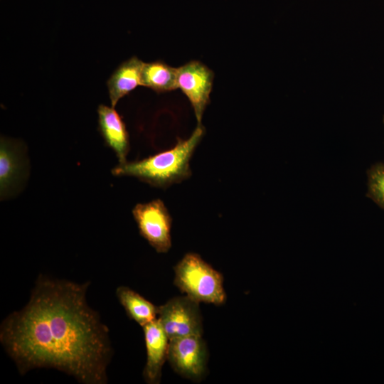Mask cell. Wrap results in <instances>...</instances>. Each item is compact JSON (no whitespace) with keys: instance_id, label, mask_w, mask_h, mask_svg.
I'll use <instances>...</instances> for the list:
<instances>
[{"instance_id":"cell-5","label":"cell","mask_w":384,"mask_h":384,"mask_svg":"<svg viewBox=\"0 0 384 384\" xmlns=\"http://www.w3.org/2000/svg\"><path fill=\"white\" fill-rule=\"evenodd\" d=\"M139 234L157 252H167L171 247L172 218L161 199L138 203L132 209Z\"/></svg>"},{"instance_id":"cell-11","label":"cell","mask_w":384,"mask_h":384,"mask_svg":"<svg viewBox=\"0 0 384 384\" xmlns=\"http://www.w3.org/2000/svg\"><path fill=\"white\" fill-rule=\"evenodd\" d=\"M144 63L137 56H132L122 63L111 75L107 86L112 107H115L120 99L142 85Z\"/></svg>"},{"instance_id":"cell-3","label":"cell","mask_w":384,"mask_h":384,"mask_svg":"<svg viewBox=\"0 0 384 384\" xmlns=\"http://www.w3.org/2000/svg\"><path fill=\"white\" fill-rule=\"evenodd\" d=\"M174 284L196 301L221 305L226 301L223 277L198 254L188 252L174 267Z\"/></svg>"},{"instance_id":"cell-2","label":"cell","mask_w":384,"mask_h":384,"mask_svg":"<svg viewBox=\"0 0 384 384\" xmlns=\"http://www.w3.org/2000/svg\"><path fill=\"white\" fill-rule=\"evenodd\" d=\"M205 132L203 124H197L188 139H178L173 148L139 161L119 164L111 173L117 176H134L161 188L180 183L192 174L189 162Z\"/></svg>"},{"instance_id":"cell-1","label":"cell","mask_w":384,"mask_h":384,"mask_svg":"<svg viewBox=\"0 0 384 384\" xmlns=\"http://www.w3.org/2000/svg\"><path fill=\"white\" fill-rule=\"evenodd\" d=\"M90 285L40 274L24 307L0 326V341L23 375L54 368L84 384H106L109 329L87 302Z\"/></svg>"},{"instance_id":"cell-12","label":"cell","mask_w":384,"mask_h":384,"mask_svg":"<svg viewBox=\"0 0 384 384\" xmlns=\"http://www.w3.org/2000/svg\"><path fill=\"white\" fill-rule=\"evenodd\" d=\"M116 295L127 316L138 324L144 326L158 316V306L129 287L120 286Z\"/></svg>"},{"instance_id":"cell-10","label":"cell","mask_w":384,"mask_h":384,"mask_svg":"<svg viewBox=\"0 0 384 384\" xmlns=\"http://www.w3.org/2000/svg\"><path fill=\"white\" fill-rule=\"evenodd\" d=\"M99 130L107 146L115 152L119 164L127 161L129 151V134L119 114L112 107L100 105L97 108Z\"/></svg>"},{"instance_id":"cell-13","label":"cell","mask_w":384,"mask_h":384,"mask_svg":"<svg viewBox=\"0 0 384 384\" xmlns=\"http://www.w3.org/2000/svg\"><path fill=\"white\" fill-rule=\"evenodd\" d=\"M142 86L157 93L176 90L177 68L171 67L162 60L144 63L142 70Z\"/></svg>"},{"instance_id":"cell-14","label":"cell","mask_w":384,"mask_h":384,"mask_svg":"<svg viewBox=\"0 0 384 384\" xmlns=\"http://www.w3.org/2000/svg\"><path fill=\"white\" fill-rule=\"evenodd\" d=\"M367 196L384 209V164H373L368 171Z\"/></svg>"},{"instance_id":"cell-7","label":"cell","mask_w":384,"mask_h":384,"mask_svg":"<svg viewBox=\"0 0 384 384\" xmlns=\"http://www.w3.org/2000/svg\"><path fill=\"white\" fill-rule=\"evenodd\" d=\"M214 73L198 60H191L177 68V85L188 99L198 124H201L203 112L210 103Z\"/></svg>"},{"instance_id":"cell-4","label":"cell","mask_w":384,"mask_h":384,"mask_svg":"<svg viewBox=\"0 0 384 384\" xmlns=\"http://www.w3.org/2000/svg\"><path fill=\"white\" fill-rule=\"evenodd\" d=\"M157 319L169 340L203 334L199 303L186 295L171 298L159 306Z\"/></svg>"},{"instance_id":"cell-8","label":"cell","mask_w":384,"mask_h":384,"mask_svg":"<svg viewBox=\"0 0 384 384\" xmlns=\"http://www.w3.org/2000/svg\"><path fill=\"white\" fill-rule=\"evenodd\" d=\"M28 173L26 147L17 140L1 137L0 196L4 200L18 193Z\"/></svg>"},{"instance_id":"cell-9","label":"cell","mask_w":384,"mask_h":384,"mask_svg":"<svg viewBox=\"0 0 384 384\" xmlns=\"http://www.w3.org/2000/svg\"><path fill=\"white\" fill-rule=\"evenodd\" d=\"M142 328L146 350L143 376L147 383L157 384L160 383L162 368L167 360L169 339L158 319Z\"/></svg>"},{"instance_id":"cell-6","label":"cell","mask_w":384,"mask_h":384,"mask_svg":"<svg viewBox=\"0 0 384 384\" xmlns=\"http://www.w3.org/2000/svg\"><path fill=\"white\" fill-rule=\"evenodd\" d=\"M167 360L180 375L194 381L206 372L208 351L202 336H188L169 340Z\"/></svg>"}]
</instances>
